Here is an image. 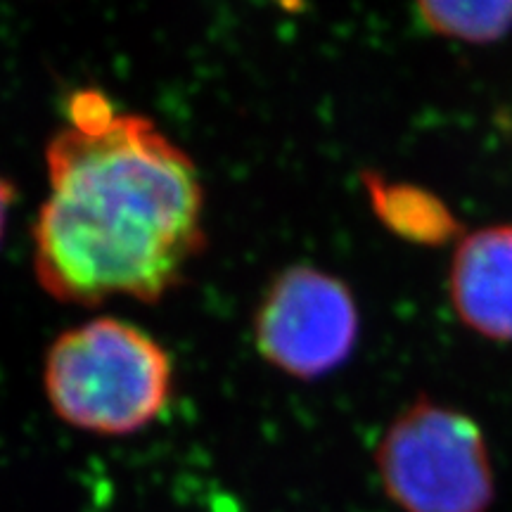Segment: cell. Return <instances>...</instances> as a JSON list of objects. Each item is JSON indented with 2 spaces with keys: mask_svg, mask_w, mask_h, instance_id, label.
I'll return each instance as SVG.
<instances>
[{
  "mask_svg": "<svg viewBox=\"0 0 512 512\" xmlns=\"http://www.w3.org/2000/svg\"><path fill=\"white\" fill-rule=\"evenodd\" d=\"M174 384V358L162 342L114 316L64 330L43 361V389L53 413L100 437H124L157 420Z\"/></svg>",
  "mask_w": 512,
  "mask_h": 512,
  "instance_id": "2",
  "label": "cell"
},
{
  "mask_svg": "<svg viewBox=\"0 0 512 512\" xmlns=\"http://www.w3.org/2000/svg\"><path fill=\"white\" fill-rule=\"evenodd\" d=\"M354 294L335 275L297 264L268 283L254 311V344L266 363L297 380H318L358 342Z\"/></svg>",
  "mask_w": 512,
  "mask_h": 512,
  "instance_id": "4",
  "label": "cell"
},
{
  "mask_svg": "<svg viewBox=\"0 0 512 512\" xmlns=\"http://www.w3.org/2000/svg\"><path fill=\"white\" fill-rule=\"evenodd\" d=\"M434 34L465 43H494L512 31V0H415Z\"/></svg>",
  "mask_w": 512,
  "mask_h": 512,
  "instance_id": "6",
  "label": "cell"
},
{
  "mask_svg": "<svg viewBox=\"0 0 512 512\" xmlns=\"http://www.w3.org/2000/svg\"><path fill=\"white\" fill-rule=\"evenodd\" d=\"M17 200V190L8 178L0 176V245H3L5 238V230H8V219H10V211L12 204Z\"/></svg>",
  "mask_w": 512,
  "mask_h": 512,
  "instance_id": "7",
  "label": "cell"
},
{
  "mask_svg": "<svg viewBox=\"0 0 512 512\" xmlns=\"http://www.w3.org/2000/svg\"><path fill=\"white\" fill-rule=\"evenodd\" d=\"M453 309L470 330L512 342V223L467 235L448 275Z\"/></svg>",
  "mask_w": 512,
  "mask_h": 512,
  "instance_id": "5",
  "label": "cell"
},
{
  "mask_svg": "<svg viewBox=\"0 0 512 512\" xmlns=\"http://www.w3.org/2000/svg\"><path fill=\"white\" fill-rule=\"evenodd\" d=\"M64 114L31 228L38 285L62 304H155L207 249L200 169L155 121L121 112L100 88L74 91Z\"/></svg>",
  "mask_w": 512,
  "mask_h": 512,
  "instance_id": "1",
  "label": "cell"
},
{
  "mask_svg": "<svg viewBox=\"0 0 512 512\" xmlns=\"http://www.w3.org/2000/svg\"><path fill=\"white\" fill-rule=\"evenodd\" d=\"M377 472L403 512H486L494 501V470L477 422L430 401H415L389 425Z\"/></svg>",
  "mask_w": 512,
  "mask_h": 512,
  "instance_id": "3",
  "label": "cell"
}]
</instances>
